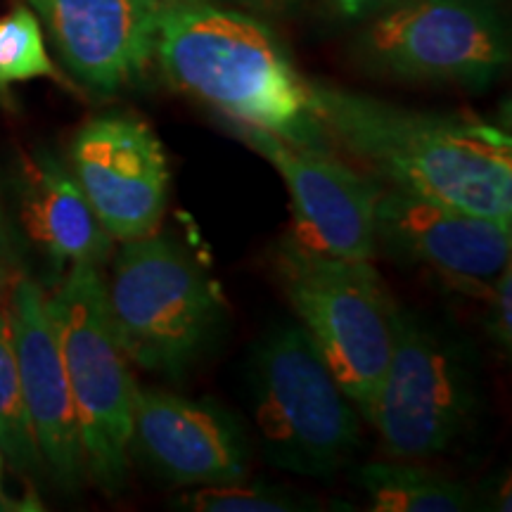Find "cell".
<instances>
[{"mask_svg":"<svg viewBox=\"0 0 512 512\" xmlns=\"http://www.w3.org/2000/svg\"><path fill=\"white\" fill-rule=\"evenodd\" d=\"M332 147L413 195L512 226V140L472 114L413 112L316 86Z\"/></svg>","mask_w":512,"mask_h":512,"instance_id":"obj_1","label":"cell"},{"mask_svg":"<svg viewBox=\"0 0 512 512\" xmlns=\"http://www.w3.org/2000/svg\"><path fill=\"white\" fill-rule=\"evenodd\" d=\"M155 57L178 91L233 126L332 152L316 88L259 19L204 0L162 3Z\"/></svg>","mask_w":512,"mask_h":512,"instance_id":"obj_2","label":"cell"},{"mask_svg":"<svg viewBox=\"0 0 512 512\" xmlns=\"http://www.w3.org/2000/svg\"><path fill=\"white\" fill-rule=\"evenodd\" d=\"M105 290L121 349L147 373L178 380L219 328V285L166 235L126 240Z\"/></svg>","mask_w":512,"mask_h":512,"instance_id":"obj_3","label":"cell"},{"mask_svg":"<svg viewBox=\"0 0 512 512\" xmlns=\"http://www.w3.org/2000/svg\"><path fill=\"white\" fill-rule=\"evenodd\" d=\"M249 396L264 456L280 470L330 477L361 448V413L302 325L278 328L259 344Z\"/></svg>","mask_w":512,"mask_h":512,"instance_id":"obj_4","label":"cell"},{"mask_svg":"<svg viewBox=\"0 0 512 512\" xmlns=\"http://www.w3.org/2000/svg\"><path fill=\"white\" fill-rule=\"evenodd\" d=\"M275 271L313 347L370 420L396 335V306L370 261L328 259L285 240Z\"/></svg>","mask_w":512,"mask_h":512,"instance_id":"obj_5","label":"cell"},{"mask_svg":"<svg viewBox=\"0 0 512 512\" xmlns=\"http://www.w3.org/2000/svg\"><path fill=\"white\" fill-rule=\"evenodd\" d=\"M48 309L72 389L86 472L105 489H121L138 387L114 332L98 266H69L48 297Z\"/></svg>","mask_w":512,"mask_h":512,"instance_id":"obj_6","label":"cell"},{"mask_svg":"<svg viewBox=\"0 0 512 512\" xmlns=\"http://www.w3.org/2000/svg\"><path fill=\"white\" fill-rule=\"evenodd\" d=\"M477 415V382L465 351L396 309L394 349L370 425L392 458H432L451 448Z\"/></svg>","mask_w":512,"mask_h":512,"instance_id":"obj_7","label":"cell"},{"mask_svg":"<svg viewBox=\"0 0 512 512\" xmlns=\"http://www.w3.org/2000/svg\"><path fill=\"white\" fill-rule=\"evenodd\" d=\"M363 50L401 79L475 88L510 62L508 29L491 0H406L368 29Z\"/></svg>","mask_w":512,"mask_h":512,"instance_id":"obj_8","label":"cell"},{"mask_svg":"<svg viewBox=\"0 0 512 512\" xmlns=\"http://www.w3.org/2000/svg\"><path fill=\"white\" fill-rule=\"evenodd\" d=\"M283 178L292 207V240L304 252L344 261L377 254L375 202L380 188L332 152L297 147L259 128L235 126Z\"/></svg>","mask_w":512,"mask_h":512,"instance_id":"obj_9","label":"cell"},{"mask_svg":"<svg viewBox=\"0 0 512 512\" xmlns=\"http://www.w3.org/2000/svg\"><path fill=\"white\" fill-rule=\"evenodd\" d=\"M375 238L377 249H387L394 259L425 268L451 290L479 299L512 256L510 226L399 188L377 192Z\"/></svg>","mask_w":512,"mask_h":512,"instance_id":"obj_10","label":"cell"},{"mask_svg":"<svg viewBox=\"0 0 512 512\" xmlns=\"http://www.w3.org/2000/svg\"><path fill=\"white\" fill-rule=\"evenodd\" d=\"M69 164L112 240L155 233L171 176L164 147L143 119L128 114L91 119L72 140Z\"/></svg>","mask_w":512,"mask_h":512,"instance_id":"obj_11","label":"cell"},{"mask_svg":"<svg viewBox=\"0 0 512 512\" xmlns=\"http://www.w3.org/2000/svg\"><path fill=\"white\" fill-rule=\"evenodd\" d=\"M64 67L95 93L136 83L155 57L162 0H27Z\"/></svg>","mask_w":512,"mask_h":512,"instance_id":"obj_12","label":"cell"},{"mask_svg":"<svg viewBox=\"0 0 512 512\" xmlns=\"http://www.w3.org/2000/svg\"><path fill=\"white\" fill-rule=\"evenodd\" d=\"M8 320L38 453L57 482L72 489L86 475L79 420L48 297L34 280L19 278L12 287Z\"/></svg>","mask_w":512,"mask_h":512,"instance_id":"obj_13","label":"cell"},{"mask_svg":"<svg viewBox=\"0 0 512 512\" xmlns=\"http://www.w3.org/2000/svg\"><path fill=\"white\" fill-rule=\"evenodd\" d=\"M131 448L174 484H223L247 475L245 432L214 401L138 389Z\"/></svg>","mask_w":512,"mask_h":512,"instance_id":"obj_14","label":"cell"},{"mask_svg":"<svg viewBox=\"0 0 512 512\" xmlns=\"http://www.w3.org/2000/svg\"><path fill=\"white\" fill-rule=\"evenodd\" d=\"M19 207L29 238L55 266H102L110 259L114 240L53 152H36L22 162Z\"/></svg>","mask_w":512,"mask_h":512,"instance_id":"obj_15","label":"cell"},{"mask_svg":"<svg viewBox=\"0 0 512 512\" xmlns=\"http://www.w3.org/2000/svg\"><path fill=\"white\" fill-rule=\"evenodd\" d=\"M358 486L375 512H463L475 503L467 486L415 465L370 463Z\"/></svg>","mask_w":512,"mask_h":512,"instance_id":"obj_16","label":"cell"},{"mask_svg":"<svg viewBox=\"0 0 512 512\" xmlns=\"http://www.w3.org/2000/svg\"><path fill=\"white\" fill-rule=\"evenodd\" d=\"M0 456L8 458L19 470H36L38 465H43L24 406L10 320L3 309H0Z\"/></svg>","mask_w":512,"mask_h":512,"instance_id":"obj_17","label":"cell"},{"mask_svg":"<svg viewBox=\"0 0 512 512\" xmlns=\"http://www.w3.org/2000/svg\"><path fill=\"white\" fill-rule=\"evenodd\" d=\"M41 76H55L34 10L15 8L0 17V91Z\"/></svg>","mask_w":512,"mask_h":512,"instance_id":"obj_18","label":"cell"},{"mask_svg":"<svg viewBox=\"0 0 512 512\" xmlns=\"http://www.w3.org/2000/svg\"><path fill=\"white\" fill-rule=\"evenodd\" d=\"M302 496L268 484H245L242 479L204 484L178 498L176 505L192 512H297L309 510Z\"/></svg>","mask_w":512,"mask_h":512,"instance_id":"obj_19","label":"cell"},{"mask_svg":"<svg viewBox=\"0 0 512 512\" xmlns=\"http://www.w3.org/2000/svg\"><path fill=\"white\" fill-rule=\"evenodd\" d=\"M486 332L498 349H512V266L498 275V280L486 294Z\"/></svg>","mask_w":512,"mask_h":512,"instance_id":"obj_20","label":"cell"},{"mask_svg":"<svg viewBox=\"0 0 512 512\" xmlns=\"http://www.w3.org/2000/svg\"><path fill=\"white\" fill-rule=\"evenodd\" d=\"M384 3H392V0H337L339 10H342L344 15H351V17H358V15H363V12L380 8V5H384Z\"/></svg>","mask_w":512,"mask_h":512,"instance_id":"obj_21","label":"cell"},{"mask_svg":"<svg viewBox=\"0 0 512 512\" xmlns=\"http://www.w3.org/2000/svg\"><path fill=\"white\" fill-rule=\"evenodd\" d=\"M204 3H211V0H204ZM226 3H238V5H247L252 10H266V12H275V10H285L290 8L294 0H226Z\"/></svg>","mask_w":512,"mask_h":512,"instance_id":"obj_22","label":"cell"},{"mask_svg":"<svg viewBox=\"0 0 512 512\" xmlns=\"http://www.w3.org/2000/svg\"><path fill=\"white\" fill-rule=\"evenodd\" d=\"M8 510H29L27 505H17L15 501H10L8 496H0V512H8Z\"/></svg>","mask_w":512,"mask_h":512,"instance_id":"obj_23","label":"cell"},{"mask_svg":"<svg viewBox=\"0 0 512 512\" xmlns=\"http://www.w3.org/2000/svg\"><path fill=\"white\" fill-rule=\"evenodd\" d=\"M8 249V238H5V226H3V214H0V254Z\"/></svg>","mask_w":512,"mask_h":512,"instance_id":"obj_24","label":"cell"},{"mask_svg":"<svg viewBox=\"0 0 512 512\" xmlns=\"http://www.w3.org/2000/svg\"><path fill=\"white\" fill-rule=\"evenodd\" d=\"M0 496H3V460H0Z\"/></svg>","mask_w":512,"mask_h":512,"instance_id":"obj_25","label":"cell"},{"mask_svg":"<svg viewBox=\"0 0 512 512\" xmlns=\"http://www.w3.org/2000/svg\"><path fill=\"white\" fill-rule=\"evenodd\" d=\"M3 283H5V268L0 264V287H3Z\"/></svg>","mask_w":512,"mask_h":512,"instance_id":"obj_26","label":"cell"}]
</instances>
